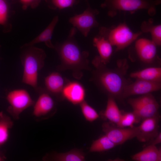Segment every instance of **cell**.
I'll use <instances>...</instances> for the list:
<instances>
[{
    "instance_id": "obj_12",
    "label": "cell",
    "mask_w": 161,
    "mask_h": 161,
    "mask_svg": "<svg viewBox=\"0 0 161 161\" xmlns=\"http://www.w3.org/2000/svg\"><path fill=\"white\" fill-rule=\"evenodd\" d=\"M156 45L152 40L146 38H141L137 40L135 48L140 59L146 63L152 62L156 56Z\"/></svg>"
},
{
    "instance_id": "obj_10",
    "label": "cell",
    "mask_w": 161,
    "mask_h": 161,
    "mask_svg": "<svg viewBox=\"0 0 161 161\" xmlns=\"http://www.w3.org/2000/svg\"><path fill=\"white\" fill-rule=\"evenodd\" d=\"M161 82H154L137 79L133 83L126 84L122 93V97L126 98L137 95H144L160 90Z\"/></svg>"
},
{
    "instance_id": "obj_28",
    "label": "cell",
    "mask_w": 161,
    "mask_h": 161,
    "mask_svg": "<svg viewBox=\"0 0 161 161\" xmlns=\"http://www.w3.org/2000/svg\"><path fill=\"white\" fill-rule=\"evenodd\" d=\"M48 7L51 9H58L72 7L78 4L80 0H45Z\"/></svg>"
},
{
    "instance_id": "obj_33",
    "label": "cell",
    "mask_w": 161,
    "mask_h": 161,
    "mask_svg": "<svg viewBox=\"0 0 161 161\" xmlns=\"http://www.w3.org/2000/svg\"><path fill=\"white\" fill-rule=\"evenodd\" d=\"M0 47H1V45H0Z\"/></svg>"
},
{
    "instance_id": "obj_2",
    "label": "cell",
    "mask_w": 161,
    "mask_h": 161,
    "mask_svg": "<svg viewBox=\"0 0 161 161\" xmlns=\"http://www.w3.org/2000/svg\"><path fill=\"white\" fill-rule=\"evenodd\" d=\"M161 3V0H105L100 5L106 8L107 14L110 17L116 15L118 11H129L134 13L138 10L146 9L151 16L156 13V6Z\"/></svg>"
},
{
    "instance_id": "obj_27",
    "label": "cell",
    "mask_w": 161,
    "mask_h": 161,
    "mask_svg": "<svg viewBox=\"0 0 161 161\" xmlns=\"http://www.w3.org/2000/svg\"><path fill=\"white\" fill-rule=\"evenodd\" d=\"M80 104L82 114L86 120L93 122L99 118V115L97 112L86 101L84 100Z\"/></svg>"
},
{
    "instance_id": "obj_13",
    "label": "cell",
    "mask_w": 161,
    "mask_h": 161,
    "mask_svg": "<svg viewBox=\"0 0 161 161\" xmlns=\"http://www.w3.org/2000/svg\"><path fill=\"white\" fill-rule=\"evenodd\" d=\"M64 98L74 105L80 104L84 100L85 90L80 83L71 82L64 86L61 92Z\"/></svg>"
},
{
    "instance_id": "obj_9",
    "label": "cell",
    "mask_w": 161,
    "mask_h": 161,
    "mask_svg": "<svg viewBox=\"0 0 161 161\" xmlns=\"http://www.w3.org/2000/svg\"><path fill=\"white\" fill-rule=\"evenodd\" d=\"M99 80L110 95L114 97H122L123 89L126 84L119 72L112 70L104 72L100 75Z\"/></svg>"
},
{
    "instance_id": "obj_23",
    "label": "cell",
    "mask_w": 161,
    "mask_h": 161,
    "mask_svg": "<svg viewBox=\"0 0 161 161\" xmlns=\"http://www.w3.org/2000/svg\"><path fill=\"white\" fill-rule=\"evenodd\" d=\"M13 125L10 118L2 112H0V147L4 145L9 138L10 129Z\"/></svg>"
},
{
    "instance_id": "obj_16",
    "label": "cell",
    "mask_w": 161,
    "mask_h": 161,
    "mask_svg": "<svg viewBox=\"0 0 161 161\" xmlns=\"http://www.w3.org/2000/svg\"><path fill=\"white\" fill-rule=\"evenodd\" d=\"M93 44L98 52L100 63L105 64L109 61L112 52V45L103 37L99 35L93 39Z\"/></svg>"
},
{
    "instance_id": "obj_21",
    "label": "cell",
    "mask_w": 161,
    "mask_h": 161,
    "mask_svg": "<svg viewBox=\"0 0 161 161\" xmlns=\"http://www.w3.org/2000/svg\"><path fill=\"white\" fill-rule=\"evenodd\" d=\"M50 160L56 161H84L85 156L81 149L74 148L64 153H55L52 154Z\"/></svg>"
},
{
    "instance_id": "obj_5",
    "label": "cell",
    "mask_w": 161,
    "mask_h": 161,
    "mask_svg": "<svg viewBox=\"0 0 161 161\" xmlns=\"http://www.w3.org/2000/svg\"><path fill=\"white\" fill-rule=\"evenodd\" d=\"M6 99L10 104L7 111L15 119H18L20 114L35 103L28 92L23 89L10 91L7 94Z\"/></svg>"
},
{
    "instance_id": "obj_26",
    "label": "cell",
    "mask_w": 161,
    "mask_h": 161,
    "mask_svg": "<svg viewBox=\"0 0 161 161\" xmlns=\"http://www.w3.org/2000/svg\"><path fill=\"white\" fill-rule=\"evenodd\" d=\"M140 120L133 111L122 112L119 122L117 126L122 128L132 127L134 124L139 123Z\"/></svg>"
},
{
    "instance_id": "obj_29",
    "label": "cell",
    "mask_w": 161,
    "mask_h": 161,
    "mask_svg": "<svg viewBox=\"0 0 161 161\" xmlns=\"http://www.w3.org/2000/svg\"><path fill=\"white\" fill-rule=\"evenodd\" d=\"M41 0H19L22 5V8L26 10L28 7L32 8H36L38 5Z\"/></svg>"
},
{
    "instance_id": "obj_17",
    "label": "cell",
    "mask_w": 161,
    "mask_h": 161,
    "mask_svg": "<svg viewBox=\"0 0 161 161\" xmlns=\"http://www.w3.org/2000/svg\"><path fill=\"white\" fill-rule=\"evenodd\" d=\"M141 151L133 155L131 159L136 161H161V149L156 146L148 145Z\"/></svg>"
},
{
    "instance_id": "obj_18",
    "label": "cell",
    "mask_w": 161,
    "mask_h": 161,
    "mask_svg": "<svg viewBox=\"0 0 161 161\" xmlns=\"http://www.w3.org/2000/svg\"><path fill=\"white\" fill-rule=\"evenodd\" d=\"M114 100V97L110 95L108 97L106 106L105 110L101 114L104 118L108 120L109 122L117 126L121 115Z\"/></svg>"
},
{
    "instance_id": "obj_7",
    "label": "cell",
    "mask_w": 161,
    "mask_h": 161,
    "mask_svg": "<svg viewBox=\"0 0 161 161\" xmlns=\"http://www.w3.org/2000/svg\"><path fill=\"white\" fill-rule=\"evenodd\" d=\"M102 129L105 134L116 145L137 137L139 133L138 126L122 128L114 126L109 122H104L102 124Z\"/></svg>"
},
{
    "instance_id": "obj_4",
    "label": "cell",
    "mask_w": 161,
    "mask_h": 161,
    "mask_svg": "<svg viewBox=\"0 0 161 161\" xmlns=\"http://www.w3.org/2000/svg\"><path fill=\"white\" fill-rule=\"evenodd\" d=\"M99 35L107 39L118 51L123 49L135 41L142 32H133L125 23L120 24L111 29L106 27L99 28Z\"/></svg>"
},
{
    "instance_id": "obj_14",
    "label": "cell",
    "mask_w": 161,
    "mask_h": 161,
    "mask_svg": "<svg viewBox=\"0 0 161 161\" xmlns=\"http://www.w3.org/2000/svg\"><path fill=\"white\" fill-rule=\"evenodd\" d=\"M42 90L39 92L40 95L33 105V114L36 117L47 114L51 111L54 106V102L51 97Z\"/></svg>"
},
{
    "instance_id": "obj_19",
    "label": "cell",
    "mask_w": 161,
    "mask_h": 161,
    "mask_svg": "<svg viewBox=\"0 0 161 161\" xmlns=\"http://www.w3.org/2000/svg\"><path fill=\"white\" fill-rule=\"evenodd\" d=\"M44 83L49 92L56 95L61 92L64 87V81L58 73L54 72L45 78Z\"/></svg>"
},
{
    "instance_id": "obj_25",
    "label": "cell",
    "mask_w": 161,
    "mask_h": 161,
    "mask_svg": "<svg viewBox=\"0 0 161 161\" xmlns=\"http://www.w3.org/2000/svg\"><path fill=\"white\" fill-rule=\"evenodd\" d=\"M9 7L6 0H0V25L3 28L4 32L10 31L12 25L9 22Z\"/></svg>"
},
{
    "instance_id": "obj_24",
    "label": "cell",
    "mask_w": 161,
    "mask_h": 161,
    "mask_svg": "<svg viewBox=\"0 0 161 161\" xmlns=\"http://www.w3.org/2000/svg\"><path fill=\"white\" fill-rule=\"evenodd\" d=\"M116 145L104 134L94 140L89 148L90 152H100L108 151Z\"/></svg>"
},
{
    "instance_id": "obj_3",
    "label": "cell",
    "mask_w": 161,
    "mask_h": 161,
    "mask_svg": "<svg viewBox=\"0 0 161 161\" xmlns=\"http://www.w3.org/2000/svg\"><path fill=\"white\" fill-rule=\"evenodd\" d=\"M76 29L72 27L66 39L62 44L55 47L63 63L70 67L75 66L86 60L88 53L82 52L75 39Z\"/></svg>"
},
{
    "instance_id": "obj_30",
    "label": "cell",
    "mask_w": 161,
    "mask_h": 161,
    "mask_svg": "<svg viewBox=\"0 0 161 161\" xmlns=\"http://www.w3.org/2000/svg\"><path fill=\"white\" fill-rule=\"evenodd\" d=\"M161 143V132L159 131L158 135L154 139L151 141L148 142L147 145H156L157 144Z\"/></svg>"
},
{
    "instance_id": "obj_15",
    "label": "cell",
    "mask_w": 161,
    "mask_h": 161,
    "mask_svg": "<svg viewBox=\"0 0 161 161\" xmlns=\"http://www.w3.org/2000/svg\"><path fill=\"white\" fill-rule=\"evenodd\" d=\"M58 21V16H55L47 27L40 34L30 42L23 45L20 48L23 49L37 43L43 42L48 47L54 48L55 46L51 42V38L55 27Z\"/></svg>"
},
{
    "instance_id": "obj_6",
    "label": "cell",
    "mask_w": 161,
    "mask_h": 161,
    "mask_svg": "<svg viewBox=\"0 0 161 161\" xmlns=\"http://www.w3.org/2000/svg\"><path fill=\"white\" fill-rule=\"evenodd\" d=\"M128 103L133 111L142 120L158 113L159 105L154 97L150 93L140 97L130 99Z\"/></svg>"
},
{
    "instance_id": "obj_32",
    "label": "cell",
    "mask_w": 161,
    "mask_h": 161,
    "mask_svg": "<svg viewBox=\"0 0 161 161\" xmlns=\"http://www.w3.org/2000/svg\"><path fill=\"white\" fill-rule=\"evenodd\" d=\"M86 1V3H87L88 5H89V3H88V0H85Z\"/></svg>"
},
{
    "instance_id": "obj_22",
    "label": "cell",
    "mask_w": 161,
    "mask_h": 161,
    "mask_svg": "<svg viewBox=\"0 0 161 161\" xmlns=\"http://www.w3.org/2000/svg\"><path fill=\"white\" fill-rule=\"evenodd\" d=\"M140 28L142 32H149L152 40L156 45L161 44V25H154L153 20L150 18L148 21H144L141 24Z\"/></svg>"
},
{
    "instance_id": "obj_20",
    "label": "cell",
    "mask_w": 161,
    "mask_h": 161,
    "mask_svg": "<svg viewBox=\"0 0 161 161\" xmlns=\"http://www.w3.org/2000/svg\"><path fill=\"white\" fill-rule=\"evenodd\" d=\"M131 77L154 82L161 81V68L152 67L134 72L130 75Z\"/></svg>"
},
{
    "instance_id": "obj_11",
    "label": "cell",
    "mask_w": 161,
    "mask_h": 161,
    "mask_svg": "<svg viewBox=\"0 0 161 161\" xmlns=\"http://www.w3.org/2000/svg\"><path fill=\"white\" fill-rule=\"evenodd\" d=\"M160 116L159 113L155 115L142 120L138 126L139 133L137 137L138 140L142 142H148L154 139L159 131V123Z\"/></svg>"
},
{
    "instance_id": "obj_31",
    "label": "cell",
    "mask_w": 161,
    "mask_h": 161,
    "mask_svg": "<svg viewBox=\"0 0 161 161\" xmlns=\"http://www.w3.org/2000/svg\"><path fill=\"white\" fill-rule=\"evenodd\" d=\"M5 159V157L0 154V161H3Z\"/></svg>"
},
{
    "instance_id": "obj_8",
    "label": "cell",
    "mask_w": 161,
    "mask_h": 161,
    "mask_svg": "<svg viewBox=\"0 0 161 161\" xmlns=\"http://www.w3.org/2000/svg\"><path fill=\"white\" fill-rule=\"evenodd\" d=\"M99 13L97 9H92L88 5L82 13L72 17L69 21L86 37L92 28L99 26V23L96 19V16Z\"/></svg>"
},
{
    "instance_id": "obj_1",
    "label": "cell",
    "mask_w": 161,
    "mask_h": 161,
    "mask_svg": "<svg viewBox=\"0 0 161 161\" xmlns=\"http://www.w3.org/2000/svg\"><path fill=\"white\" fill-rule=\"evenodd\" d=\"M25 48L20 55L23 67L22 82L31 86L38 92L41 88L38 86V72L44 66L46 54L43 49L33 45Z\"/></svg>"
}]
</instances>
